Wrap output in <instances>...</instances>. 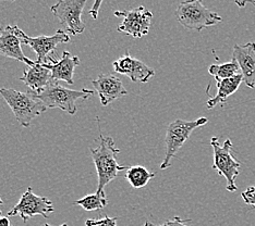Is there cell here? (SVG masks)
Here are the masks:
<instances>
[{
  "label": "cell",
  "instance_id": "9",
  "mask_svg": "<svg viewBox=\"0 0 255 226\" xmlns=\"http://www.w3.org/2000/svg\"><path fill=\"white\" fill-rule=\"evenodd\" d=\"M16 33H18L19 37L21 38L23 45L28 46V47H31L36 52V62L38 63L53 61V59L49 57L50 52H53L59 44H66L70 42L69 34L62 30H58L54 35H50V36H43L42 35V36L38 37H30L18 26Z\"/></svg>",
  "mask_w": 255,
  "mask_h": 226
},
{
  "label": "cell",
  "instance_id": "28",
  "mask_svg": "<svg viewBox=\"0 0 255 226\" xmlns=\"http://www.w3.org/2000/svg\"><path fill=\"white\" fill-rule=\"evenodd\" d=\"M3 204V201H2V199H1V196H0V206H1Z\"/></svg>",
  "mask_w": 255,
  "mask_h": 226
},
{
  "label": "cell",
  "instance_id": "11",
  "mask_svg": "<svg viewBox=\"0 0 255 226\" xmlns=\"http://www.w3.org/2000/svg\"><path fill=\"white\" fill-rule=\"evenodd\" d=\"M16 28H18L16 25H7L0 28V55L24 62L27 67L34 66L36 61L31 60L23 54L21 47L22 40L16 33Z\"/></svg>",
  "mask_w": 255,
  "mask_h": 226
},
{
  "label": "cell",
  "instance_id": "15",
  "mask_svg": "<svg viewBox=\"0 0 255 226\" xmlns=\"http://www.w3.org/2000/svg\"><path fill=\"white\" fill-rule=\"evenodd\" d=\"M44 67L50 70L51 77L54 80H63L69 85H73L74 70L80 66V59L78 56H71L70 52L63 51L59 61H50L43 63Z\"/></svg>",
  "mask_w": 255,
  "mask_h": 226
},
{
  "label": "cell",
  "instance_id": "22",
  "mask_svg": "<svg viewBox=\"0 0 255 226\" xmlns=\"http://www.w3.org/2000/svg\"><path fill=\"white\" fill-rule=\"evenodd\" d=\"M117 218L104 217L101 220H88L85 226H117Z\"/></svg>",
  "mask_w": 255,
  "mask_h": 226
},
{
  "label": "cell",
  "instance_id": "1",
  "mask_svg": "<svg viewBox=\"0 0 255 226\" xmlns=\"http://www.w3.org/2000/svg\"><path fill=\"white\" fill-rule=\"evenodd\" d=\"M120 149L116 147L115 141L109 136L100 135V145L97 148H91L92 159L94 161L96 171L98 174V186L96 194L106 197V185L119 175L124 170H128L129 166L120 165L116 156L120 153Z\"/></svg>",
  "mask_w": 255,
  "mask_h": 226
},
{
  "label": "cell",
  "instance_id": "12",
  "mask_svg": "<svg viewBox=\"0 0 255 226\" xmlns=\"http://www.w3.org/2000/svg\"><path fill=\"white\" fill-rule=\"evenodd\" d=\"M115 72L127 75L132 82L147 83L155 75V70L127 54L113 63Z\"/></svg>",
  "mask_w": 255,
  "mask_h": 226
},
{
  "label": "cell",
  "instance_id": "23",
  "mask_svg": "<svg viewBox=\"0 0 255 226\" xmlns=\"http://www.w3.org/2000/svg\"><path fill=\"white\" fill-rule=\"evenodd\" d=\"M243 201L247 205L255 208V186H250L241 194Z\"/></svg>",
  "mask_w": 255,
  "mask_h": 226
},
{
  "label": "cell",
  "instance_id": "24",
  "mask_svg": "<svg viewBox=\"0 0 255 226\" xmlns=\"http://www.w3.org/2000/svg\"><path fill=\"white\" fill-rule=\"evenodd\" d=\"M103 1L104 0H94V3H93L92 9L90 10V14L92 15V17L94 20L97 19L98 12H100V9H101V5H102Z\"/></svg>",
  "mask_w": 255,
  "mask_h": 226
},
{
  "label": "cell",
  "instance_id": "2",
  "mask_svg": "<svg viewBox=\"0 0 255 226\" xmlns=\"http://www.w3.org/2000/svg\"><path fill=\"white\" fill-rule=\"evenodd\" d=\"M36 99L42 101L47 109L58 108L69 114L74 115L77 112V101L79 99H88L94 94V90L83 88L81 90L69 89L58 84L57 80L51 82L38 92H32Z\"/></svg>",
  "mask_w": 255,
  "mask_h": 226
},
{
  "label": "cell",
  "instance_id": "7",
  "mask_svg": "<svg viewBox=\"0 0 255 226\" xmlns=\"http://www.w3.org/2000/svg\"><path fill=\"white\" fill-rule=\"evenodd\" d=\"M89 0H59L51 5V12L57 17L66 32L73 36L82 34L85 30V23L82 21V12L85 3Z\"/></svg>",
  "mask_w": 255,
  "mask_h": 226
},
{
  "label": "cell",
  "instance_id": "8",
  "mask_svg": "<svg viewBox=\"0 0 255 226\" xmlns=\"http://www.w3.org/2000/svg\"><path fill=\"white\" fill-rule=\"evenodd\" d=\"M55 211L54 205L46 197H40L34 194L31 187H28L24 194L21 196L18 204H16L8 212V217L19 216L23 221L34 218L35 216H42L47 219L50 213Z\"/></svg>",
  "mask_w": 255,
  "mask_h": 226
},
{
  "label": "cell",
  "instance_id": "16",
  "mask_svg": "<svg viewBox=\"0 0 255 226\" xmlns=\"http://www.w3.org/2000/svg\"><path fill=\"white\" fill-rule=\"evenodd\" d=\"M20 79L35 94L44 89L53 80V77L49 69L44 67L43 63L35 62L34 66L27 67Z\"/></svg>",
  "mask_w": 255,
  "mask_h": 226
},
{
  "label": "cell",
  "instance_id": "21",
  "mask_svg": "<svg viewBox=\"0 0 255 226\" xmlns=\"http://www.w3.org/2000/svg\"><path fill=\"white\" fill-rule=\"evenodd\" d=\"M191 222L190 219H181L180 217H175L172 220H167V221H165L164 224L161 225H156L152 222H148L146 221L145 223H144V226H189L188 223Z\"/></svg>",
  "mask_w": 255,
  "mask_h": 226
},
{
  "label": "cell",
  "instance_id": "30",
  "mask_svg": "<svg viewBox=\"0 0 255 226\" xmlns=\"http://www.w3.org/2000/svg\"><path fill=\"white\" fill-rule=\"evenodd\" d=\"M0 218H1V210H0Z\"/></svg>",
  "mask_w": 255,
  "mask_h": 226
},
{
  "label": "cell",
  "instance_id": "14",
  "mask_svg": "<svg viewBox=\"0 0 255 226\" xmlns=\"http://www.w3.org/2000/svg\"><path fill=\"white\" fill-rule=\"evenodd\" d=\"M233 59L239 65L243 82L250 88H255V43L234 46Z\"/></svg>",
  "mask_w": 255,
  "mask_h": 226
},
{
  "label": "cell",
  "instance_id": "17",
  "mask_svg": "<svg viewBox=\"0 0 255 226\" xmlns=\"http://www.w3.org/2000/svg\"><path fill=\"white\" fill-rule=\"evenodd\" d=\"M216 82H217V94L207 101L206 103L207 109H213L216 106H218V104L226 103L228 98L239 89L241 83L243 82V76L240 73L234 77L216 80Z\"/></svg>",
  "mask_w": 255,
  "mask_h": 226
},
{
  "label": "cell",
  "instance_id": "27",
  "mask_svg": "<svg viewBox=\"0 0 255 226\" xmlns=\"http://www.w3.org/2000/svg\"><path fill=\"white\" fill-rule=\"evenodd\" d=\"M42 226H51V225H49V224H44V225H42ZM58 226H68V224L63 223V224H61V225H58Z\"/></svg>",
  "mask_w": 255,
  "mask_h": 226
},
{
  "label": "cell",
  "instance_id": "4",
  "mask_svg": "<svg viewBox=\"0 0 255 226\" xmlns=\"http://www.w3.org/2000/svg\"><path fill=\"white\" fill-rule=\"evenodd\" d=\"M175 14L182 26L196 32L223 22V17L206 8L203 0H184L178 5Z\"/></svg>",
  "mask_w": 255,
  "mask_h": 226
},
{
  "label": "cell",
  "instance_id": "25",
  "mask_svg": "<svg viewBox=\"0 0 255 226\" xmlns=\"http://www.w3.org/2000/svg\"><path fill=\"white\" fill-rule=\"evenodd\" d=\"M235 2L239 8H245L248 2H252L255 4V0H235Z\"/></svg>",
  "mask_w": 255,
  "mask_h": 226
},
{
  "label": "cell",
  "instance_id": "10",
  "mask_svg": "<svg viewBox=\"0 0 255 226\" xmlns=\"http://www.w3.org/2000/svg\"><path fill=\"white\" fill-rule=\"evenodd\" d=\"M115 15L124 17L123 23L117 28L118 32L126 33L134 38H142L149 32L153 13L144 7L116 11Z\"/></svg>",
  "mask_w": 255,
  "mask_h": 226
},
{
  "label": "cell",
  "instance_id": "13",
  "mask_svg": "<svg viewBox=\"0 0 255 226\" xmlns=\"http://www.w3.org/2000/svg\"><path fill=\"white\" fill-rule=\"evenodd\" d=\"M92 84L95 87L102 106L104 107L108 106L110 102L118 98L128 95L121 79L113 74H100L96 79L93 80Z\"/></svg>",
  "mask_w": 255,
  "mask_h": 226
},
{
  "label": "cell",
  "instance_id": "26",
  "mask_svg": "<svg viewBox=\"0 0 255 226\" xmlns=\"http://www.w3.org/2000/svg\"><path fill=\"white\" fill-rule=\"evenodd\" d=\"M0 226H11L9 217H1V218H0Z\"/></svg>",
  "mask_w": 255,
  "mask_h": 226
},
{
  "label": "cell",
  "instance_id": "6",
  "mask_svg": "<svg viewBox=\"0 0 255 226\" xmlns=\"http://www.w3.org/2000/svg\"><path fill=\"white\" fill-rule=\"evenodd\" d=\"M207 122L208 120L206 118H200L194 121L176 120L168 125L165 137L166 153L164 161L160 164V170H166L170 166L172 158L188 141L192 132L198 127L204 126Z\"/></svg>",
  "mask_w": 255,
  "mask_h": 226
},
{
  "label": "cell",
  "instance_id": "3",
  "mask_svg": "<svg viewBox=\"0 0 255 226\" xmlns=\"http://www.w3.org/2000/svg\"><path fill=\"white\" fill-rule=\"evenodd\" d=\"M0 95L8 103V106L12 110L16 121L23 127L30 126L34 119L47 110L42 101L34 97L31 90L27 92H22L12 88L0 87Z\"/></svg>",
  "mask_w": 255,
  "mask_h": 226
},
{
  "label": "cell",
  "instance_id": "18",
  "mask_svg": "<svg viewBox=\"0 0 255 226\" xmlns=\"http://www.w3.org/2000/svg\"><path fill=\"white\" fill-rule=\"evenodd\" d=\"M155 175V172H150L146 167L141 165L129 166L126 172L127 181L129 182L133 188H143L144 186H146Z\"/></svg>",
  "mask_w": 255,
  "mask_h": 226
},
{
  "label": "cell",
  "instance_id": "29",
  "mask_svg": "<svg viewBox=\"0 0 255 226\" xmlns=\"http://www.w3.org/2000/svg\"><path fill=\"white\" fill-rule=\"evenodd\" d=\"M0 1H5V0H0ZM9 1H16V0H9Z\"/></svg>",
  "mask_w": 255,
  "mask_h": 226
},
{
  "label": "cell",
  "instance_id": "5",
  "mask_svg": "<svg viewBox=\"0 0 255 226\" xmlns=\"http://www.w3.org/2000/svg\"><path fill=\"white\" fill-rule=\"evenodd\" d=\"M211 146L214 151V164L213 169L218 172L227 181L226 189L230 193L237 191L236 178L239 176L241 163L234 158V146L230 139H226L223 145H220L217 137H212Z\"/></svg>",
  "mask_w": 255,
  "mask_h": 226
},
{
  "label": "cell",
  "instance_id": "19",
  "mask_svg": "<svg viewBox=\"0 0 255 226\" xmlns=\"http://www.w3.org/2000/svg\"><path fill=\"white\" fill-rule=\"evenodd\" d=\"M239 72V65H238V62L235 59L230 62L224 63V65H212L208 68V73L215 77L216 80L234 77L236 75L240 74Z\"/></svg>",
  "mask_w": 255,
  "mask_h": 226
},
{
  "label": "cell",
  "instance_id": "20",
  "mask_svg": "<svg viewBox=\"0 0 255 226\" xmlns=\"http://www.w3.org/2000/svg\"><path fill=\"white\" fill-rule=\"evenodd\" d=\"M74 205L82 207L85 211H95L101 210L107 206V198L106 197L100 196L98 194H92L83 197L77 201H74Z\"/></svg>",
  "mask_w": 255,
  "mask_h": 226
}]
</instances>
